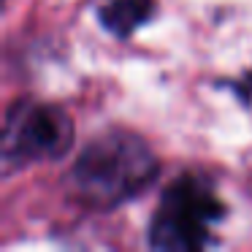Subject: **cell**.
<instances>
[{
  "label": "cell",
  "instance_id": "obj_2",
  "mask_svg": "<svg viewBox=\"0 0 252 252\" xmlns=\"http://www.w3.org/2000/svg\"><path fill=\"white\" fill-rule=\"evenodd\" d=\"M222 217V203L195 174H182L163 190L147 241L165 252H195L209 244V228Z\"/></svg>",
  "mask_w": 252,
  "mask_h": 252
},
{
  "label": "cell",
  "instance_id": "obj_4",
  "mask_svg": "<svg viewBox=\"0 0 252 252\" xmlns=\"http://www.w3.org/2000/svg\"><path fill=\"white\" fill-rule=\"evenodd\" d=\"M155 11V0H109L100 6V25L117 38L133 35Z\"/></svg>",
  "mask_w": 252,
  "mask_h": 252
},
{
  "label": "cell",
  "instance_id": "obj_1",
  "mask_svg": "<svg viewBox=\"0 0 252 252\" xmlns=\"http://www.w3.org/2000/svg\"><path fill=\"white\" fill-rule=\"evenodd\" d=\"M160 174L149 144L130 130H106L79 152L71 168V187L93 209H114L141 195Z\"/></svg>",
  "mask_w": 252,
  "mask_h": 252
},
{
  "label": "cell",
  "instance_id": "obj_3",
  "mask_svg": "<svg viewBox=\"0 0 252 252\" xmlns=\"http://www.w3.org/2000/svg\"><path fill=\"white\" fill-rule=\"evenodd\" d=\"M73 144V122L63 109L19 98L3 122V171L25 168L38 160H57Z\"/></svg>",
  "mask_w": 252,
  "mask_h": 252
},
{
  "label": "cell",
  "instance_id": "obj_5",
  "mask_svg": "<svg viewBox=\"0 0 252 252\" xmlns=\"http://www.w3.org/2000/svg\"><path fill=\"white\" fill-rule=\"evenodd\" d=\"M233 90L241 95V100H244V103H250V100H252V73H247L244 82H239Z\"/></svg>",
  "mask_w": 252,
  "mask_h": 252
}]
</instances>
